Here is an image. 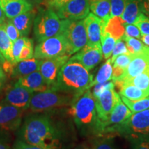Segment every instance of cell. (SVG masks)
I'll use <instances>...</instances> for the list:
<instances>
[{
	"label": "cell",
	"instance_id": "obj_1",
	"mask_svg": "<svg viewBox=\"0 0 149 149\" xmlns=\"http://www.w3.org/2000/svg\"><path fill=\"white\" fill-rule=\"evenodd\" d=\"M20 134L22 140L29 144L46 148H60V133L46 115H33L28 117Z\"/></svg>",
	"mask_w": 149,
	"mask_h": 149
},
{
	"label": "cell",
	"instance_id": "obj_2",
	"mask_svg": "<svg viewBox=\"0 0 149 149\" xmlns=\"http://www.w3.org/2000/svg\"><path fill=\"white\" fill-rule=\"evenodd\" d=\"M93 81V75L84 66L68 59L59 70L53 91L71 95L76 98L90 89Z\"/></svg>",
	"mask_w": 149,
	"mask_h": 149
},
{
	"label": "cell",
	"instance_id": "obj_3",
	"mask_svg": "<svg viewBox=\"0 0 149 149\" xmlns=\"http://www.w3.org/2000/svg\"><path fill=\"white\" fill-rule=\"evenodd\" d=\"M76 125L84 132L97 134L98 119L96 112L95 97L90 89L74 98L69 109Z\"/></svg>",
	"mask_w": 149,
	"mask_h": 149
},
{
	"label": "cell",
	"instance_id": "obj_4",
	"mask_svg": "<svg viewBox=\"0 0 149 149\" xmlns=\"http://www.w3.org/2000/svg\"><path fill=\"white\" fill-rule=\"evenodd\" d=\"M62 20L51 8L39 9L33 22V32L37 42L61 33Z\"/></svg>",
	"mask_w": 149,
	"mask_h": 149
},
{
	"label": "cell",
	"instance_id": "obj_5",
	"mask_svg": "<svg viewBox=\"0 0 149 149\" xmlns=\"http://www.w3.org/2000/svg\"><path fill=\"white\" fill-rule=\"evenodd\" d=\"M74 98L71 95L55 91L34 93L29 109L33 112L40 113L56 108L68 107L71 105Z\"/></svg>",
	"mask_w": 149,
	"mask_h": 149
},
{
	"label": "cell",
	"instance_id": "obj_6",
	"mask_svg": "<svg viewBox=\"0 0 149 149\" xmlns=\"http://www.w3.org/2000/svg\"><path fill=\"white\" fill-rule=\"evenodd\" d=\"M64 55H71L70 48L64 35L59 34L39 42L35 48L33 57L45 59Z\"/></svg>",
	"mask_w": 149,
	"mask_h": 149
},
{
	"label": "cell",
	"instance_id": "obj_7",
	"mask_svg": "<svg viewBox=\"0 0 149 149\" xmlns=\"http://www.w3.org/2000/svg\"><path fill=\"white\" fill-rule=\"evenodd\" d=\"M133 114L127 106L123 102L118 93L115 95L114 107L107 122H104L100 128L99 136L111 135L118 134V130Z\"/></svg>",
	"mask_w": 149,
	"mask_h": 149
},
{
	"label": "cell",
	"instance_id": "obj_8",
	"mask_svg": "<svg viewBox=\"0 0 149 149\" xmlns=\"http://www.w3.org/2000/svg\"><path fill=\"white\" fill-rule=\"evenodd\" d=\"M70 48L71 55L76 53L87 44V35L84 19H62V30Z\"/></svg>",
	"mask_w": 149,
	"mask_h": 149
},
{
	"label": "cell",
	"instance_id": "obj_9",
	"mask_svg": "<svg viewBox=\"0 0 149 149\" xmlns=\"http://www.w3.org/2000/svg\"><path fill=\"white\" fill-rule=\"evenodd\" d=\"M118 134L125 135L133 139L149 137V109L133 113L121 126Z\"/></svg>",
	"mask_w": 149,
	"mask_h": 149
},
{
	"label": "cell",
	"instance_id": "obj_10",
	"mask_svg": "<svg viewBox=\"0 0 149 149\" xmlns=\"http://www.w3.org/2000/svg\"><path fill=\"white\" fill-rule=\"evenodd\" d=\"M24 111L6 102L0 104V130L14 131L19 128Z\"/></svg>",
	"mask_w": 149,
	"mask_h": 149
},
{
	"label": "cell",
	"instance_id": "obj_11",
	"mask_svg": "<svg viewBox=\"0 0 149 149\" xmlns=\"http://www.w3.org/2000/svg\"><path fill=\"white\" fill-rule=\"evenodd\" d=\"M89 0H70L55 10L61 19L81 20L89 14Z\"/></svg>",
	"mask_w": 149,
	"mask_h": 149
},
{
	"label": "cell",
	"instance_id": "obj_12",
	"mask_svg": "<svg viewBox=\"0 0 149 149\" xmlns=\"http://www.w3.org/2000/svg\"><path fill=\"white\" fill-rule=\"evenodd\" d=\"M149 70V46H145L144 49L133 55L131 61L124 71V75L119 81L114 82L122 83L135 76Z\"/></svg>",
	"mask_w": 149,
	"mask_h": 149
},
{
	"label": "cell",
	"instance_id": "obj_13",
	"mask_svg": "<svg viewBox=\"0 0 149 149\" xmlns=\"http://www.w3.org/2000/svg\"><path fill=\"white\" fill-rule=\"evenodd\" d=\"M115 95L116 92L114 89H108L95 98L96 112L98 119L97 135H99L102 124L109 120L115 105Z\"/></svg>",
	"mask_w": 149,
	"mask_h": 149
},
{
	"label": "cell",
	"instance_id": "obj_14",
	"mask_svg": "<svg viewBox=\"0 0 149 149\" xmlns=\"http://www.w3.org/2000/svg\"><path fill=\"white\" fill-rule=\"evenodd\" d=\"M84 21L87 35L86 45L90 47L102 48L101 35L107 24L92 13H89Z\"/></svg>",
	"mask_w": 149,
	"mask_h": 149
},
{
	"label": "cell",
	"instance_id": "obj_15",
	"mask_svg": "<svg viewBox=\"0 0 149 149\" xmlns=\"http://www.w3.org/2000/svg\"><path fill=\"white\" fill-rule=\"evenodd\" d=\"M70 57L69 55H64L54 58L42 59L39 71L46 82L51 86L52 89L56 82L61 68L69 59Z\"/></svg>",
	"mask_w": 149,
	"mask_h": 149
},
{
	"label": "cell",
	"instance_id": "obj_16",
	"mask_svg": "<svg viewBox=\"0 0 149 149\" xmlns=\"http://www.w3.org/2000/svg\"><path fill=\"white\" fill-rule=\"evenodd\" d=\"M34 93L16 82L12 88L7 91L4 102L25 111L29 109Z\"/></svg>",
	"mask_w": 149,
	"mask_h": 149
},
{
	"label": "cell",
	"instance_id": "obj_17",
	"mask_svg": "<svg viewBox=\"0 0 149 149\" xmlns=\"http://www.w3.org/2000/svg\"><path fill=\"white\" fill-rule=\"evenodd\" d=\"M102 58V48L90 47L86 45L77 52L75 55L70 57L69 59L79 62L89 71L97 66Z\"/></svg>",
	"mask_w": 149,
	"mask_h": 149
},
{
	"label": "cell",
	"instance_id": "obj_18",
	"mask_svg": "<svg viewBox=\"0 0 149 149\" xmlns=\"http://www.w3.org/2000/svg\"><path fill=\"white\" fill-rule=\"evenodd\" d=\"M17 83L33 93L53 91L51 86L46 82L40 71L32 72L28 75L19 78Z\"/></svg>",
	"mask_w": 149,
	"mask_h": 149
},
{
	"label": "cell",
	"instance_id": "obj_19",
	"mask_svg": "<svg viewBox=\"0 0 149 149\" xmlns=\"http://www.w3.org/2000/svg\"><path fill=\"white\" fill-rule=\"evenodd\" d=\"M0 6L9 19L33 8L28 0H0Z\"/></svg>",
	"mask_w": 149,
	"mask_h": 149
},
{
	"label": "cell",
	"instance_id": "obj_20",
	"mask_svg": "<svg viewBox=\"0 0 149 149\" xmlns=\"http://www.w3.org/2000/svg\"><path fill=\"white\" fill-rule=\"evenodd\" d=\"M42 59H36L35 57L19 61L14 65L13 69L11 74L13 77L20 78L24 76L32 73V72L39 71Z\"/></svg>",
	"mask_w": 149,
	"mask_h": 149
},
{
	"label": "cell",
	"instance_id": "obj_21",
	"mask_svg": "<svg viewBox=\"0 0 149 149\" xmlns=\"http://www.w3.org/2000/svg\"><path fill=\"white\" fill-rule=\"evenodd\" d=\"M35 12L31 10L19 15L10 19L22 37H27L31 33L35 17Z\"/></svg>",
	"mask_w": 149,
	"mask_h": 149
},
{
	"label": "cell",
	"instance_id": "obj_22",
	"mask_svg": "<svg viewBox=\"0 0 149 149\" xmlns=\"http://www.w3.org/2000/svg\"><path fill=\"white\" fill-rule=\"evenodd\" d=\"M90 10L106 24L111 19V6L110 0H89Z\"/></svg>",
	"mask_w": 149,
	"mask_h": 149
},
{
	"label": "cell",
	"instance_id": "obj_23",
	"mask_svg": "<svg viewBox=\"0 0 149 149\" xmlns=\"http://www.w3.org/2000/svg\"><path fill=\"white\" fill-rule=\"evenodd\" d=\"M142 0H126L124 12L121 18L125 24H133L137 17L141 13L140 2Z\"/></svg>",
	"mask_w": 149,
	"mask_h": 149
},
{
	"label": "cell",
	"instance_id": "obj_24",
	"mask_svg": "<svg viewBox=\"0 0 149 149\" xmlns=\"http://www.w3.org/2000/svg\"><path fill=\"white\" fill-rule=\"evenodd\" d=\"M125 25L121 17H113L108 22L102 33L106 32L111 35L116 40H120L122 39L125 33Z\"/></svg>",
	"mask_w": 149,
	"mask_h": 149
},
{
	"label": "cell",
	"instance_id": "obj_25",
	"mask_svg": "<svg viewBox=\"0 0 149 149\" xmlns=\"http://www.w3.org/2000/svg\"><path fill=\"white\" fill-rule=\"evenodd\" d=\"M13 43L7 35L2 25H0V51L6 60L15 65L16 62L13 55Z\"/></svg>",
	"mask_w": 149,
	"mask_h": 149
},
{
	"label": "cell",
	"instance_id": "obj_26",
	"mask_svg": "<svg viewBox=\"0 0 149 149\" xmlns=\"http://www.w3.org/2000/svg\"><path fill=\"white\" fill-rule=\"evenodd\" d=\"M119 94L130 100H138L149 95L148 90H143L132 84H124L119 89Z\"/></svg>",
	"mask_w": 149,
	"mask_h": 149
},
{
	"label": "cell",
	"instance_id": "obj_27",
	"mask_svg": "<svg viewBox=\"0 0 149 149\" xmlns=\"http://www.w3.org/2000/svg\"><path fill=\"white\" fill-rule=\"evenodd\" d=\"M124 84H132L143 90L149 91V70L122 83H115V86L119 90Z\"/></svg>",
	"mask_w": 149,
	"mask_h": 149
},
{
	"label": "cell",
	"instance_id": "obj_28",
	"mask_svg": "<svg viewBox=\"0 0 149 149\" xmlns=\"http://www.w3.org/2000/svg\"><path fill=\"white\" fill-rule=\"evenodd\" d=\"M112 74H113V66H112L111 59H108V60L102 65L100 70H98L95 79L91 84L90 89L98 84L111 81V79H112Z\"/></svg>",
	"mask_w": 149,
	"mask_h": 149
},
{
	"label": "cell",
	"instance_id": "obj_29",
	"mask_svg": "<svg viewBox=\"0 0 149 149\" xmlns=\"http://www.w3.org/2000/svg\"><path fill=\"white\" fill-rule=\"evenodd\" d=\"M121 99L133 113L149 109V95L138 100H130L123 96Z\"/></svg>",
	"mask_w": 149,
	"mask_h": 149
},
{
	"label": "cell",
	"instance_id": "obj_30",
	"mask_svg": "<svg viewBox=\"0 0 149 149\" xmlns=\"http://www.w3.org/2000/svg\"><path fill=\"white\" fill-rule=\"evenodd\" d=\"M116 41L117 40L109 33L106 32L102 33L101 44L102 55H103L104 59H108L111 57Z\"/></svg>",
	"mask_w": 149,
	"mask_h": 149
},
{
	"label": "cell",
	"instance_id": "obj_31",
	"mask_svg": "<svg viewBox=\"0 0 149 149\" xmlns=\"http://www.w3.org/2000/svg\"><path fill=\"white\" fill-rule=\"evenodd\" d=\"M122 40L125 42L128 52L132 55L139 53L145 47V45L142 44V42L134 37H130L124 35V36L122 37Z\"/></svg>",
	"mask_w": 149,
	"mask_h": 149
},
{
	"label": "cell",
	"instance_id": "obj_32",
	"mask_svg": "<svg viewBox=\"0 0 149 149\" xmlns=\"http://www.w3.org/2000/svg\"><path fill=\"white\" fill-rule=\"evenodd\" d=\"M34 56V49H33V41L31 39L28 38L26 41L25 44L22 48L21 53L17 61V63L23 60H26L33 58Z\"/></svg>",
	"mask_w": 149,
	"mask_h": 149
},
{
	"label": "cell",
	"instance_id": "obj_33",
	"mask_svg": "<svg viewBox=\"0 0 149 149\" xmlns=\"http://www.w3.org/2000/svg\"><path fill=\"white\" fill-rule=\"evenodd\" d=\"M1 25H2L3 29H4L7 35L10 38V40L12 41L13 43L15 42L20 37H22L17 29L15 27V26L14 25V24L13 23L12 21L10 19H9L6 20L4 23L1 24Z\"/></svg>",
	"mask_w": 149,
	"mask_h": 149
},
{
	"label": "cell",
	"instance_id": "obj_34",
	"mask_svg": "<svg viewBox=\"0 0 149 149\" xmlns=\"http://www.w3.org/2000/svg\"><path fill=\"white\" fill-rule=\"evenodd\" d=\"M135 25L140 31L142 35H149V18L141 13L134 22Z\"/></svg>",
	"mask_w": 149,
	"mask_h": 149
},
{
	"label": "cell",
	"instance_id": "obj_35",
	"mask_svg": "<svg viewBox=\"0 0 149 149\" xmlns=\"http://www.w3.org/2000/svg\"><path fill=\"white\" fill-rule=\"evenodd\" d=\"M126 53H130L128 52L127 47H126V43L124 40H122V39L120 40H117L115 42L114 48H113V53L111 56V61L112 64H113V61H115V59L118 55H122V54H126Z\"/></svg>",
	"mask_w": 149,
	"mask_h": 149
},
{
	"label": "cell",
	"instance_id": "obj_36",
	"mask_svg": "<svg viewBox=\"0 0 149 149\" xmlns=\"http://www.w3.org/2000/svg\"><path fill=\"white\" fill-rule=\"evenodd\" d=\"M132 57H133V55L130 53L122 54V55H118L113 61V66L118 67L122 69L126 70L131 61Z\"/></svg>",
	"mask_w": 149,
	"mask_h": 149
},
{
	"label": "cell",
	"instance_id": "obj_37",
	"mask_svg": "<svg viewBox=\"0 0 149 149\" xmlns=\"http://www.w3.org/2000/svg\"><path fill=\"white\" fill-rule=\"evenodd\" d=\"M111 6V18L120 17L124 12L126 0H110Z\"/></svg>",
	"mask_w": 149,
	"mask_h": 149
},
{
	"label": "cell",
	"instance_id": "obj_38",
	"mask_svg": "<svg viewBox=\"0 0 149 149\" xmlns=\"http://www.w3.org/2000/svg\"><path fill=\"white\" fill-rule=\"evenodd\" d=\"M115 84L113 81H108L106 82L98 84L95 85L93 86V95L95 97H97L102 94L104 91L108 90V89H114Z\"/></svg>",
	"mask_w": 149,
	"mask_h": 149
},
{
	"label": "cell",
	"instance_id": "obj_39",
	"mask_svg": "<svg viewBox=\"0 0 149 149\" xmlns=\"http://www.w3.org/2000/svg\"><path fill=\"white\" fill-rule=\"evenodd\" d=\"M27 37H20L19 38L17 39L15 42H13V57L15 61L17 64V61L19 55L20 53H21L22 48L25 44L26 41Z\"/></svg>",
	"mask_w": 149,
	"mask_h": 149
},
{
	"label": "cell",
	"instance_id": "obj_40",
	"mask_svg": "<svg viewBox=\"0 0 149 149\" xmlns=\"http://www.w3.org/2000/svg\"><path fill=\"white\" fill-rule=\"evenodd\" d=\"M91 149H115L111 141L107 139H97L93 141Z\"/></svg>",
	"mask_w": 149,
	"mask_h": 149
},
{
	"label": "cell",
	"instance_id": "obj_41",
	"mask_svg": "<svg viewBox=\"0 0 149 149\" xmlns=\"http://www.w3.org/2000/svg\"><path fill=\"white\" fill-rule=\"evenodd\" d=\"M69 1L70 0H44L42 3L45 6L46 8L53 9L55 11Z\"/></svg>",
	"mask_w": 149,
	"mask_h": 149
},
{
	"label": "cell",
	"instance_id": "obj_42",
	"mask_svg": "<svg viewBox=\"0 0 149 149\" xmlns=\"http://www.w3.org/2000/svg\"><path fill=\"white\" fill-rule=\"evenodd\" d=\"M124 35L136 39H141L142 35L139 29L134 24H126Z\"/></svg>",
	"mask_w": 149,
	"mask_h": 149
},
{
	"label": "cell",
	"instance_id": "obj_43",
	"mask_svg": "<svg viewBox=\"0 0 149 149\" xmlns=\"http://www.w3.org/2000/svg\"><path fill=\"white\" fill-rule=\"evenodd\" d=\"M13 149H57V148H42V147H39L34 146V145H31L25 142V141L22 140V139H18L17 140L13 145Z\"/></svg>",
	"mask_w": 149,
	"mask_h": 149
},
{
	"label": "cell",
	"instance_id": "obj_44",
	"mask_svg": "<svg viewBox=\"0 0 149 149\" xmlns=\"http://www.w3.org/2000/svg\"><path fill=\"white\" fill-rule=\"evenodd\" d=\"M132 149H149V139L147 138L134 139Z\"/></svg>",
	"mask_w": 149,
	"mask_h": 149
},
{
	"label": "cell",
	"instance_id": "obj_45",
	"mask_svg": "<svg viewBox=\"0 0 149 149\" xmlns=\"http://www.w3.org/2000/svg\"><path fill=\"white\" fill-rule=\"evenodd\" d=\"M0 149H10L5 136L0 133Z\"/></svg>",
	"mask_w": 149,
	"mask_h": 149
},
{
	"label": "cell",
	"instance_id": "obj_46",
	"mask_svg": "<svg viewBox=\"0 0 149 149\" xmlns=\"http://www.w3.org/2000/svg\"><path fill=\"white\" fill-rule=\"evenodd\" d=\"M141 10L149 16V0H143L141 4Z\"/></svg>",
	"mask_w": 149,
	"mask_h": 149
},
{
	"label": "cell",
	"instance_id": "obj_47",
	"mask_svg": "<svg viewBox=\"0 0 149 149\" xmlns=\"http://www.w3.org/2000/svg\"><path fill=\"white\" fill-rule=\"evenodd\" d=\"M6 79V72L3 70V68L1 67V65L0 64V89L2 88L3 84Z\"/></svg>",
	"mask_w": 149,
	"mask_h": 149
},
{
	"label": "cell",
	"instance_id": "obj_48",
	"mask_svg": "<svg viewBox=\"0 0 149 149\" xmlns=\"http://www.w3.org/2000/svg\"><path fill=\"white\" fill-rule=\"evenodd\" d=\"M6 20V17L4 13L0 6V25L4 23Z\"/></svg>",
	"mask_w": 149,
	"mask_h": 149
},
{
	"label": "cell",
	"instance_id": "obj_49",
	"mask_svg": "<svg viewBox=\"0 0 149 149\" xmlns=\"http://www.w3.org/2000/svg\"><path fill=\"white\" fill-rule=\"evenodd\" d=\"M140 40L144 44L149 46V35H142Z\"/></svg>",
	"mask_w": 149,
	"mask_h": 149
},
{
	"label": "cell",
	"instance_id": "obj_50",
	"mask_svg": "<svg viewBox=\"0 0 149 149\" xmlns=\"http://www.w3.org/2000/svg\"><path fill=\"white\" fill-rule=\"evenodd\" d=\"M28 1H29V2L33 6V5H37V4H40V3H42L44 0H28Z\"/></svg>",
	"mask_w": 149,
	"mask_h": 149
},
{
	"label": "cell",
	"instance_id": "obj_51",
	"mask_svg": "<svg viewBox=\"0 0 149 149\" xmlns=\"http://www.w3.org/2000/svg\"><path fill=\"white\" fill-rule=\"evenodd\" d=\"M6 60L5 57H3V55L1 53V51H0V64H1V66H3V64L6 62Z\"/></svg>",
	"mask_w": 149,
	"mask_h": 149
},
{
	"label": "cell",
	"instance_id": "obj_52",
	"mask_svg": "<svg viewBox=\"0 0 149 149\" xmlns=\"http://www.w3.org/2000/svg\"><path fill=\"white\" fill-rule=\"evenodd\" d=\"M76 149H86L84 147H83V146H79V147H78V148H77Z\"/></svg>",
	"mask_w": 149,
	"mask_h": 149
}]
</instances>
